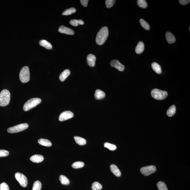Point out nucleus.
Here are the masks:
<instances>
[{"mask_svg": "<svg viewBox=\"0 0 190 190\" xmlns=\"http://www.w3.org/2000/svg\"><path fill=\"white\" fill-rule=\"evenodd\" d=\"M166 39L169 44H172L176 41V38L173 34L170 32H167L166 34Z\"/></svg>", "mask_w": 190, "mask_h": 190, "instance_id": "obj_14", "label": "nucleus"}, {"mask_svg": "<svg viewBox=\"0 0 190 190\" xmlns=\"http://www.w3.org/2000/svg\"><path fill=\"white\" fill-rule=\"evenodd\" d=\"M140 23L141 26H142L143 28L146 30H148L150 29V26L149 24L144 20L141 19L140 20Z\"/></svg>", "mask_w": 190, "mask_h": 190, "instance_id": "obj_26", "label": "nucleus"}, {"mask_svg": "<svg viewBox=\"0 0 190 190\" xmlns=\"http://www.w3.org/2000/svg\"><path fill=\"white\" fill-rule=\"evenodd\" d=\"M9 152L7 151L4 150H0V157H4L8 156Z\"/></svg>", "mask_w": 190, "mask_h": 190, "instance_id": "obj_36", "label": "nucleus"}, {"mask_svg": "<svg viewBox=\"0 0 190 190\" xmlns=\"http://www.w3.org/2000/svg\"><path fill=\"white\" fill-rule=\"evenodd\" d=\"M144 49V44L143 42L140 41L138 43L135 49V52L137 54H139L142 53Z\"/></svg>", "mask_w": 190, "mask_h": 190, "instance_id": "obj_16", "label": "nucleus"}, {"mask_svg": "<svg viewBox=\"0 0 190 190\" xmlns=\"http://www.w3.org/2000/svg\"><path fill=\"white\" fill-rule=\"evenodd\" d=\"M88 0H81L80 1L81 4L85 7L88 6Z\"/></svg>", "mask_w": 190, "mask_h": 190, "instance_id": "obj_38", "label": "nucleus"}, {"mask_svg": "<svg viewBox=\"0 0 190 190\" xmlns=\"http://www.w3.org/2000/svg\"><path fill=\"white\" fill-rule=\"evenodd\" d=\"M110 169L111 172L115 176L117 177H121V172L117 166L115 164H112L110 166Z\"/></svg>", "mask_w": 190, "mask_h": 190, "instance_id": "obj_15", "label": "nucleus"}, {"mask_svg": "<svg viewBox=\"0 0 190 190\" xmlns=\"http://www.w3.org/2000/svg\"><path fill=\"white\" fill-rule=\"evenodd\" d=\"M10 100V93L8 90H4L0 93V106H5L8 105Z\"/></svg>", "mask_w": 190, "mask_h": 190, "instance_id": "obj_2", "label": "nucleus"}, {"mask_svg": "<svg viewBox=\"0 0 190 190\" xmlns=\"http://www.w3.org/2000/svg\"><path fill=\"white\" fill-rule=\"evenodd\" d=\"M38 142L39 144L41 145L47 146V147H50L52 145L50 141L47 139H42V138L39 139Z\"/></svg>", "mask_w": 190, "mask_h": 190, "instance_id": "obj_22", "label": "nucleus"}, {"mask_svg": "<svg viewBox=\"0 0 190 190\" xmlns=\"http://www.w3.org/2000/svg\"><path fill=\"white\" fill-rule=\"evenodd\" d=\"M85 164L82 162H76L73 163L71 166L74 169H79V168L83 167Z\"/></svg>", "mask_w": 190, "mask_h": 190, "instance_id": "obj_29", "label": "nucleus"}, {"mask_svg": "<svg viewBox=\"0 0 190 190\" xmlns=\"http://www.w3.org/2000/svg\"><path fill=\"white\" fill-rule=\"evenodd\" d=\"M151 95L154 98L158 100H162L166 99L168 94L167 92L156 88L152 90Z\"/></svg>", "mask_w": 190, "mask_h": 190, "instance_id": "obj_4", "label": "nucleus"}, {"mask_svg": "<svg viewBox=\"0 0 190 190\" xmlns=\"http://www.w3.org/2000/svg\"><path fill=\"white\" fill-rule=\"evenodd\" d=\"M105 94L103 91L100 90H97L95 92L94 97L97 100H100L104 98L105 97Z\"/></svg>", "mask_w": 190, "mask_h": 190, "instance_id": "obj_17", "label": "nucleus"}, {"mask_svg": "<svg viewBox=\"0 0 190 190\" xmlns=\"http://www.w3.org/2000/svg\"><path fill=\"white\" fill-rule=\"evenodd\" d=\"M74 116V114L72 112L70 111H66L63 112L61 114L59 117V120L60 121H63L71 119Z\"/></svg>", "mask_w": 190, "mask_h": 190, "instance_id": "obj_9", "label": "nucleus"}, {"mask_svg": "<svg viewBox=\"0 0 190 190\" xmlns=\"http://www.w3.org/2000/svg\"><path fill=\"white\" fill-rule=\"evenodd\" d=\"M115 2L116 1L115 0H106L105 1L106 5L107 8H110L113 7Z\"/></svg>", "mask_w": 190, "mask_h": 190, "instance_id": "obj_34", "label": "nucleus"}, {"mask_svg": "<svg viewBox=\"0 0 190 190\" xmlns=\"http://www.w3.org/2000/svg\"><path fill=\"white\" fill-rule=\"evenodd\" d=\"M189 31H190V27H189Z\"/></svg>", "mask_w": 190, "mask_h": 190, "instance_id": "obj_39", "label": "nucleus"}, {"mask_svg": "<svg viewBox=\"0 0 190 190\" xmlns=\"http://www.w3.org/2000/svg\"><path fill=\"white\" fill-rule=\"evenodd\" d=\"M59 32L60 33L67 34V35H74V32L72 29L67 28L63 26H60L59 29Z\"/></svg>", "mask_w": 190, "mask_h": 190, "instance_id": "obj_11", "label": "nucleus"}, {"mask_svg": "<svg viewBox=\"0 0 190 190\" xmlns=\"http://www.w3.org/2000/svg\"><path fill=\"white\" fill-rule=\"evenodd\" d=\"M176 110V108L175 105H172L168 108L167 110V115L168 116L172 117L175 114Z\"/></svg>", "mask_w": 190, "mask_h": 190, "instance_id": "obj_23", "label": "nucleus"}, {"mask_svg": "<svg viewBox=\"0 0 190 190\" xmlns=\"http://www.w3.org/2000/svg\"><path fill=\"white\" fill-rule=\"evenodd\" d=\"M104 147L107 148L110 150L114 151L116 150L117 146L114 144H110L108 143H105L104 145Z\"/></svg>", "mask_w": 190, "mask_h": 190, "instance_id": "obj_33", "label": "nucleus"}, {"mask_svg": "<svg viewBox=\"0 0 190 190\" xmlns=\"http://www.w3.org/2000/svg\"><path fill=\"white\" fill-rule=\"evenodd\" d=\"M15 177L21 186L24 187L27 186L28 181L25 176L21 173L17 172L15 174Z\"/></svg>", "mask_w": 190, "mask_h": 190, "instance_id": "obj_7", "label": "nucleus"}, {"mask_svg": "<svg viewBox=\"0 0 190 190\" xmlns=\"http://www.w3.org/2000/svg\"><path fill=\"white\" fill-rule=\"evenodd\" d=\"M69 23L71 25L74 26H77L79 25H83L84 23V21L82 20L75 19L71 20Z\"/></svg>", "mask_w": 190, "mask_h": 190, "instance_id": "obj_24", "label": "nucleus"}, {"mask_svg": "<svg viewBox=\"0 0 190 190\" xmlns=\"http://www.w3.org/2000/svg\"><path fill=\"white\" fill-rule=\"evenodd\" d=\"M152 69L157 74H160L162 73L161 67L158 64L153 62L152 63Z\"/></svg>", "mask_w": 190, "mask_h": 190, "instance_id": "obj_20", "label": "nucleus"}, {"mask_svg": "<svg viewBox=\"0 0 190 190\" xmlns=\"http://www.w3.org/2000/svg\"><path fill=\"white\" fill-rule=\"evenodd\" d=\"M157 187L158 190H168L166 184L163 182L160 181L157 183Z\"/></svg>", "mask_w": 190, "mask_h": 190, "instance_id": "obj_30", "label": "nucleus"}, {"mask_svg": "<svg viewBox=\"0 0 190 190\" xmlns=\"http://www.w3.org/2000/svg\"><path fill=\"white\" fill-rule=\"evenodd\" d=\"M110 65L112 67L116 68L120 71H122L125 69L124 65L117 60H114L111 61L110 62Z\"/></svg>", "mask_w": 190, "mask_h": 190, "instance_id": "obj_10", "label": "nucleus"}, {"mask_svg": "<svg viewBox=\"0 0 190 190\" xmlns=\"http://www.w3.org/2000/svg\"><path fill=\"white\" fill-rule=\"evenodd\" d=\"M108 35V28L104 26L100 29L98 32L96 38V42L97 44L101 45L104 44L106 40Z\"/></svg>", "mask_w": 190, "mask_h": 190, "instance_id": "obj_1", "label": "nucleus"}, {"mask_svg": "<svg viewBox=\"0 0 190 190\" xmlns=\"http://www.w3.org/2000/svg\"><path fill=\"white\" fill-rule=\"evenodd\" d=\"M44 159V157L41 155H35L31 157L30 160L34 163H39L41 162Z\"/></svg>", "mask_w": 190, "mask_h": 190, "instance_id": "obj_13", "label": "nucleus"}, {"mask_svg": "<svg viewBox=\"0 0 190 190\" xmlns=\"http://www.w3.org/2000/svg\"><path fill=\"white\" fill-rule=\"evenodd\" d=\"M76 11V9L75 8H70V9L65 10L62 13V15H71L74 13Z\"/></svg>", "mask_w": 190, "mask_h": 190, "instance_id": "obj_27", "label": "nucleus"}, {"mask_svg": "<svg viewBox=\"0 0 190 190\" xmlns=\"http://www.w3.org/2000/svg\"><path fill=\"white\" fill-rule=\"evenodd\" d=\"M96 60V56L93 54H89L87 57V62H88L89 66L90 67H94L95 66Z\"/></svg>", "mask_w": 190, "mask_h": 190, "instance_id": "obj_12", "label": "nucleus"}, {"mask_svg": "<svg viewBox=\"0 0 190 190\" xmlns=\"http://www.w3.org/2000/svg\"><path fill=\"white\" fill-rule=\"evenodd\" d=\"M74 139L77 144L80 146L85 145L86 143V141L84 138L78 136H75Z\"/></svg>", "mask_w": 190, "mask_h": 190, "instance_id": "obj_21", "label": "nucleus"}, {"mask_svg": "<svg viewBox=\"0 0 190 190\" xmlns=\"http://www.w3.org/2000/svg\"><path fill=\"white\" fill-rule=\"evenodd\" d=\"M70 71L69 69H67L62 72L59 77L60 80L63 82L64 81L70 74Z\"/></svg>", "mask_w": 190, "mask_h": 190, "instance_id": "obj_18", "label": "nucleus"}, {"mask_svg": "<svg viewBox=\"0 0 190 190\" xmlns=\"http://www.w3.org/2000/svg\"><path fill=\"white\" fill-rule=\"evenodd\" d=\"M29 69L28 67L25 66L21 69L20 73V79L21 82L23 83H26L30 80Z\"/></svg>", "mask_w": 190, "mask_h": 190, "instance_id": "obj_5", "label": "nucleus"}, {"mask_svg": "<svg viewBox=\"0 0 190 190\" xmlns=\"http://www.w3.org/2000/svg\"><path fill=\"white\" fill-rule=\"evenodd\" d=\"M0 190H10L7 184L3 183L0 185Z\"/></svg>", "mask_w": 190, "mask_h": 190, "instance_id": "obj_35", "label": "nucleus"}, {"mask_svg": "<svg viewBox=\"0 0 190 190\" xmlns=\"http://www.w3.org/2000/svg\"><path fill=\"white\" fill-rule=\"evenodd\" d=\"M41 102V100L39 98H33L30 99L24 104L23 110L25 111H28L36 106Z\"/></svg>", "mask_w": 190, "mask_h": 190, "instance_id": "obj_3", "label": "nucleus"}, {"mask_svg": "<svg viewBox=\"0 0 190 190\" xmlns=\"http://www.w3.org/2000/svg\"><path fill=\"white\" fill-rule=\"evenodd\" d=\"M137 3L138 6L141 8L146 9L147 7V3L145 0H138Z\"/></svg>", "mask_w": 190, "mask_h": 190, "instance_id": "obj_28", "label": "nucleus"}, {"mask_svg": "<svg viewBox=\"0 0 190 190\" xmlns=\"http://www.w3.org/2000/svg\"><path fill=\"white\" fill-rule=\"evenodd\" d=\"M28 127V124L27 123L18 124L8 129L7 131L9 133H18L26 130Z\"/></svg>", "mask_w": 190, "mask_h": 190, "instance_id": "obj_6", "label": "nucleus"}, {"mask_svg": "<svg viewBox=\"0 0 190 190\" xmlns=\"http://www.w3.org/2000/svg\"><path fill=\"white\" fill-rule=\"evenodd\" d=\"M39 44L40 46L46 48V49L50 50L52 49L53 46L51 43L46 40H40Z\"/></svg>", "mask_w": 190, "mask_h": 190, "instance_id": "obj_19", "label": "nucleus"}, {"mask_svg": "<svg viewBox=\"0 0 190 190\" xmlns=\"http://www.w3.org/2000/svg\"><path fill=\"white\" fill-rule=\"evenodd\" d=\"M156 170V168L155 166H150L141 168L140 169V172L143 175L147 176L155 172Z\"/></svg>", "mask_w": 190, "mask_h": 190, "instance_id": "obj_8", "label": "nucleus"}, {"mask_svg": "<svg viewBox=\"0 0 190 190\" xmlns=\"http://www.w3.org/2000/svg\"><path fill=\"white\" fill-rule=\"evenodd\" d=\"M42 188V184L39 181L34 182L32 190H40Z\"/></svg>", "mask_w": 190, "mask_h": 190, "instance_id": "obj_32", "label": "nucleus"}, {"mask_svg": "<svg viewBox=\"0 0 190 190\" xmlns=\"http://www.w3.org/2000/svg\"><path fill=\"white\" fill-rule=\"evenodd\" d=\"M92 188L93 190H101L102 189V186L101 184L97 182H95L92 185Z\"/></svg>", "mask_w": 190, "mask_h": 190, "instance_id": "obj_31", "label": "nucleus"}, {"mask_svg": "<svg viewBox=\"0 0 190 190\" xmlns=\"http://www.w3.org/2000/svg\"><path fill=\"white\" fill-rule=\"evenodd\" d=\"M179 2L182 5H185L189 3L190 1L189 0H180L179 1Z\"/></svg>", "mask_w": 190, "mask_h": 190, "instance_id": "obj_37", "label": "nucleus"}, {"mask_svg": "<svg viewBox=\"0 0 190 190\" xmlns=\"http://www.w3.org/2000/svg\"><path fill=\"white\" fill-rule=\"evenodd\" d=\"M60 180L61 183L62 184L64 185H68L70 183V181L69 179H68L66 177L63 175H61L60 176Z\"/></svg>", "mask_w": 190, "mask_h": 190, "instance_id": "obj_25", "label": "nucleus"}]
</instances>
